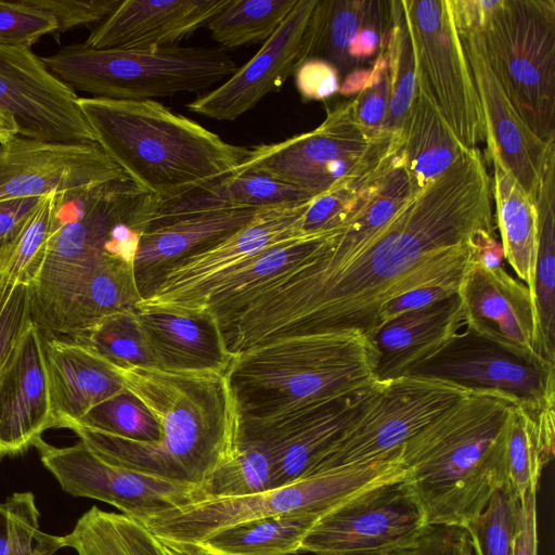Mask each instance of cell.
Listing matches in <instances>:
<instances>
[{
	"label": "cell",
	"mask_w": 555,
	"mask_h": 555,
	"mask_svg": "<svg viewBox=\"0 0 555 555\" xmlns=\"http://www.w3.org/2000/svg\"><path fill=\"white\" fill-rule=\"evenodd\" d=\"M491 197L483 154L468 150L343 264L317 268L311 255L259 288L223 325L230 351L333 331H357L371 341L385 302L414 286L464 275L473 238L494 232Z\"/></svg>",
	"instance_id": "cell-1"
},
{
	"label": "cell",
	"mask_w": 555,
	"mask_h": 555,
	"mask_svg": "<svg viewBox=\"0 0 555 555\" xmlns=\"http://www.w3.org/2000/svg\"><path fill=\"white\" fill-rule=\"evenodd\" d=\"M114 366L125 388L157 422L159 438L146 442L69 428L101 459L158 478L201 485L232 456L242 415L227 372Z\"/></svg>",
	"instance_id": "cell-2"
},
{
	"label": "cell",
	"mask_w": 555,
	"mask_h": 555,
	"mask_svg": "<svg viewBox=\"0 0 555 555\" xmlns=\"http://www.w3.org/2000/svg\"><path fill=\"white\" fill-rule=\"evenodd\" d=\"M516 403L498 391L473 390L403 444L401 485L427 526L464 527L505 486V423Z\"/></svg>",
	"instance_id": "cell-3"
},
{
	"label": "cell",
	"mask_w": 555,
	"mask_h": 555,
	"mask_svg": "<svg viewBox=\"0 0 555 555\" xmlns=\"http://www.w3.org/2000/svg\"><path fill=\"white\" fill-rule=\"evenodd\" d=\"M78 104L100 147L158 203L232 175L249 151L155 100L78 96Z\"/></svg>",
	"instance_id": "cell-4"
},
{
	"label": "cell",
	"mask_w": 555,
	"mask_h": 555,
	"mask_svg": "<svg viewBox=\"0 0 555 555\" xmlns=\"http://www.w3.org/2000/svg\"><path fill=\"white\" fill-rule=\"evenodd\" d=\"M374 367L362 333L333 331L262 341L235 354L227 374L242 421L263 424L367 389Z\"/></svg>",
	"instance_id": "cell-5"
},
{
	"label": "cell",
	"mask_w": 555,
	"mask_h": 555,
	"mask_svg": "<svg viewBox=\"0 0 555 555\" xmlns=\"http://www.w3.org/2000/svg\"><path fill=\"white\" fill-rule=\"evenodd\" d=\"M157 203L130 178L56 195L47 256L31 287L40 330L104 258L134 262Z\"/></svg>",
	"instance_id": "cell-6"
},
{
	"label": "cell",
	"mask_w": 555,
	"mask_h": 555,
	"mask_svg": "<svg viewBox=\"0 0 555 555\" xmlns=\"http://www.w3.org/2000/svg\"><path fill=\"white\" fill-rule=\"evenodd\" d=\"M401 451L339 466L258 493L207 499L168 509L143 524L171 547H189L242 521L294 513L324 515L375 488L403 480Z\"/></svg>",
	"instance_id": "cell-7"
},
{
	"label": "cell",
	"mask_w": 555,
	"mask_h": 555,
	"mask_svg": "<svg viewBox=\"0 0 555 555\" xmlns=\"http://www.w3.org/2000/svg\"><path fill=\"white\" fill-rule=\"evenodd\" d=\"M41 61L74 92L127 101L197 93L237 69L221 49L178 44L149 50H96L81 43L63 47Z\"/></svg>",
	"instance_id": "cell-8"
},
{
	"label": "cell",
	"mask_w": 555,
	"mask_h": 555,
	"mask_svg": "<svg viewBox=\"0 0 555 555\" xmlns=\"http://www.w3.org/2000/svg\"><path fill=\"white\" fill-rule=\"evenodd\" d=\"M473 34L519 115L555 141V1L499 0Z\"/></svg>",
	"instance_id": "cell-9"
},
{
	"label": "cell",
	"mask_w": 555,
	"mask_h": 555,
	"mask_svg": "<svg viewBox=\"0 0 555 555\" xmlns=\"http://www.w3.org/2000/svg\"><path fill=\"white\" fill-rule=\"evenodd\" d=\"M399 146L400 137L366 132L349 100L327 111L311 131L249 147L233 173L266 175L314 197L365 173Z\"/></svg>",
	"instance_id": "cell-10"
},
{
	"label": "cell",
	"mask_w": 555,
	"mask_h": 555,
	"mask_svg": "<svg viewBox=\"0 0 555 555\" xmlns=\"http://www.w3.org/2000/svg\"><path fill=\"white\" fill-rule=\"evenodd\" d=\"M472 391L444 379L406 374L376 380L366 390L350 423L308 476L393 454L431 420Z\"/></svg>",
	"instance_id": "cell-11"
},
{
	"label": "cell",
	"mask_w": 555,
	"mask_h": 555,
	"mask_svg": "<svg viewBox=\"0 0 555 555\" xmlns=\"http://www.w3.org/2000/svg\"><path fill=\"white\" fill-rule=\"evenodd\" d=\"M417 90L431 103L460 144L486 141L485 118L449 0H401Z\"/></svg>",
	"instance_id": "cell-12"
},
{
	"label": "cell",
	"mask_w": 555,
	"mask_h": 555,
	"mask_svg": "<svg viewBox=\"0 0 555 555\" xmlns=\"http://www.w3.org/2000/svg\"><path fill=\"white\" fill-rule=\"evenodd\" d=\"M311 199L260 209L245 227L164 270L135 307L194 314L224 275L271 246L305 234L301 224Z\"/></svg>",
	"instance_id": "cell-13"
},
{
	"label": "cell",
	"mask_w": 555,
	"mask_h": 555,
	"mask_svg": "<svg viewBox=\"0 0 555 555\" xmlns=\"http://www.w3.org/2000/svg\"><path fill=\"white\" fill-rule=\"evenodd\" d=\"M34 447L63 491L111 504L142 522L195 499L197 485L111 464L80 440L74 446L57 448L39 439Z\"/></svg>",
	"instance_id": "cell-14"
},
{
	"label": "cell",
	"mask_w": 555,
	"mask_h": 555,
	"mask_svg": "<svg viewBox=\"0 0 555 555\" xmlns=\"http://www.w3.org/2000/svg\"><path fill=\"white\" fill-rule=\"evenodd\" d=\"M401 481L370 490L321 516L304 538L300 553L387 555L413 542L427 525Z\"/></svg>",
	"instance_id": "cell-15"
},
{
	"label": "cell",
	"mask_w": 555,
	"mask_h": 555,
	"mask_svg": "<svg viewBox=\"0 0 555 555\" xmlns=\"http://www.w3.org/2000/svg\"><path fill=\"white\" fill-rule=\"evenodd\" d=\"M405 374L444 379L470 390L498 391L519 404L555 403V365L526 361L466 327Z\"/></svg>",
	"instance_id": "cell-16"
},
{
	"label": "cell",
	"mask_w": 555,
	"mask_h": 555,
	"mask_svg": "<svg viewBox=\"0 0 555 555\" xmlns=\"http://www.w3.org/2000/svg\"><path fill=\"white\" fill-rule=\"evenodd\" d=\"M0 111L20 126L18 135L48 142H96L78 95L46 67L30 48L0 43Z\"/></svg>",
	"instance_id": "cell-17"
},
{
	"label": "cell",
	"mask_w": 555,
	"mask_h": 555,
	"mask_svg": "<svg viewBox=\"0 0 555 555\" xmlns=\"http://www.w3.org/2000/svg\"><path fill=\"white\" fill-rule=\"evenodd\" d=\"M127 178L96 142H48L15 135L0 144V202Z\"/></svg>",
	"instance_id": "cell-18"
},
{
	"label": "cell",
	"mask_w": 555,
	"mask_h": 555,
	"mask_svg": "<svg viewBox=\"0 0 555 555\" xmlns=\"http://www.w3.org/2000/svg\"><path fill=\"white\" fill-rule=\"evenodd\" d=\"M457 294L466 328L526 361L554 365L541 359L537 351L532 294L503 267L487 269L472 259Z\"/></svg>",
	"instance_id": "cell-19"
},
{
	"label": "cell",
	"mask_w": 555,
	"mask_h": 555,
	"mask_svg": "<svg viewBox=\"0 0 555 555\" xmlns=\"http://www.w3.org/2000/svg\"><path fill=\"white\" fill-rule=\"evenodd\" d=\"M317 0L296 4L261 49L219 87L186 104L198 115L233 121L260 100L279 91L294 74L302 37Z\"/></svg>",
	"instance_id": "cell-20"
},
{
	"label": "cell",
	"mask_w": 555,
	"mask_h": 555,
	"mask_svg": "<svg viewBox=\"0 0 555 555\" xmlns=\"http://www.w3.org/2000/svg\"><path fill=\"white\" fill-rule=\"evenodd\" d=\"M53 428L43 335L31 321L0 373V457L25 452Z\"/></svg>",
	"instance_id": "cell-21"
},
{
	"label": "cell",
	"mask_w": 555,
	"mask_h": 555,
	"mask_svg": "<svg viewBox=\"0 0 555 555\" xmlns=\"http://www.w3.org/2000/svg\"><path fill=\"white\" fill-rule=\"evenodd\" d=\"M481 104L487 147L526 193L535 198L543 168L555 141L539 138L516 111L491 68L476 34L460 35Z\"/></svg>",
	"instance_id": "cell-22"
},
{
	"label": "cell",
	"mask_w": 555,
	"mask_h": 555,
	"mask_svg": "<svg viewBox=\"0 0 555 555\" xmlns=\"http://www.w3.org/2000/svg\"><path fill=\"white\" fill-rule=\"evenodd\" d=\"M232 0H125L82 43L96 50L177 46L207 25Z\"/></svg>",
	"instance_id": "cell-23"
},
{
	"label": "cell",
	"mask_w": 555,
	"mask_h": 555,
	"mask_svg": "<svg viewBox=\"0 0 555 555\" xmlns=\"http://www.w3.org/2000/svg\"><path fill=\"white\" fill-rule=\"evenodd\" d=\"M367 389L309 406L270 423L241 422L243 433L264 439L274 453L272 488L309 475L319 457L350 423Z\"/></svg>",
	"instance_id": "cell-24"
},
{
	"label": "cell",
	"mask_w": 555,
	"mask_h": 555,
	"mask_svg": "<svg viewBox=\"0 0 555 555\" xmlns=\"http://www.w3.org/2000/svg\"><path fill=\"white\" fill-rule=\"evenodd\" d=\"M43 348L53 428H69L92 408L125 390L114 364L89 347L43 335Z\"/></svg>",
	"instance_id": "cell-25"
},
{
	"label": "cell",
	"mask_w": 555,
	"mask_h": 555,
	"mask_svg": "<svg viewBox=\"0 0 555 555\" xmlns=\"http://www.w3.org/2000/svg\"><path fill=\"white\" fill-rule=\"evenodd\" d=\"M463 326L462 302L457 293L390 320L371 340L375 351L376 380L404 375Z\"/></svg>",
	"instance_id": "cell-26"
},
{
	"label": "cell",
	"mask_w": 555,
	"mask_h": 555,
	"mask_svg": "<svg viewBox=\"0 0 555 555\" xmlns=\"http://www.w3.org/2000/svg\"><path fill=\"white\" fill-rule=\"evenodd\" d=\"M158 367L227 372L233 354L210 317L135 307Z\"/></svg>",
	"instance_id": "cell-27"
},
{
	"label": "cell",
	"mask_w": 555,
	"mask_h": 555,
	"mask_svg": "<svg viewBox=\"0 0 555 555\" xmlns=\"http://www.w3.org/2000/svg\"><path fill=\"white\" fill-rule=\"evenodd\" d=\"M259 210L207 211L146 230L141 236L133 262L142 297L159 274L172 263L245 227Z\"/></svg>",
	"instance_id": "cell-28"
},
{
	"label": "cell",
	"mask_w": 555,
	"mask_h": 555,
	"mask_svg": "<svg viewBox=\"0 0 555 555\" xmlns=\"http://www.w3.org/2000/svg\"><path fill=\"white\" fill-rule=\"evenodd\" d=\"M339 229L297 235L263 250L216 282L194 314L204 313L220 327L266 283L309 258Z\"/></svg>",
	"instance_id": "cell-29"
},
{
	"label": "cell",
	"mask_w": 555,
	"mask_h": 555,
	"mask_svg": "<svg viewBox=\"0 0 555 555\" xmlns=\"http://www.w3.org/2000/svg\"><path fill=\"white\" fill-rule=\"evenodd\" d=\"M141 298L133 263L107 256L40 331L46 336L73 339L101 319L135 308Z\"/></svg>",
	"instance_id": "cell-30"
},
{
	"label": "cell",
	"mask_w": 555,
	"mask_h": 555,
	"mask_svg": "<svg viewBox=\"0 0 555 555\" xmlns=\"http://www.w3.org/2000/svg\"><path fill=\"white\" fill-rule=\"evenodd\" d=\"M311 198L313 196L305 191L266 175L233 173L178 198L158 203L149 229L207 211L262 209Z\"/></svg>",
	"instance_id": "cell-31"
},
{
	"label": "cell",
	"mask_w": 555,
	"mask_h": 555,
	"mask_svg": "<svg viewBox=\"0 0 555 555\" xmlns=\"http://www.w3.org/2000/svg\"><path fill=\"white\" fill-rule=\"evenodd\" d=\"M390 7L391 0H317L302 37L298 65L320 59L345 76L357 70L352 50L358 37Z\"/></svg>",
	"instance_id": "cell-32"
},
{
	"label": "cell",
	"mask_w": 555,
	"mask_h": 555,
	"mask_svg": "<svg viewBox=\"0 0 555 555\" xmlns=\"http://www.w3.org/2000/svg\"><path fill=\"white\" fill-rule=\"evenodd\" d=\"M493 178L491 192L504 258L533 297L534 270L539 244V216L535 198L524 191L498 153L487 147Z\"/></svg>",
	"instance_id": "cell-33"
},
{
	"label": "cell",
	"mask_w": 555,
	"mask_h": 555,
	"mask_svg": "<svg viewBox=\"0 0 555 555\" xmlns=\"http://www.w3.org/2000/svg\"><path fill=\"white\" fill-rule=\"evenodd\" d=\"M467 151L417 90L400 131V157L412 196L425 190Z\"/></svg>",
	"instance_id": "cell-34"
},
{
	"label": "cell",
	"mask_w": 555,
	"mask_h": 555,
	"mask_svg": "<svg viewBox=\"0 0 555 555\" xmlns=\"http://www.w3.org/2000/svg\"><path fill=\"white\" fill-rule=\"evenodd\" d=\"M555 403L513 404L505 423L506 483L519 502L538 490L542 470L554 457Z\"/></svg>",
	"instance_id": "cell-35"
},
{
	"label": "cell",
	"mask_w": 555,
	"mask_h": 555,
	"mask_svg": "<svg viewBox=\"0 0 555 555\" xmlns=\"http://www.w3.org/2000/svg\"><path fill=\"white\" fill-rule=\"evenodd\" d=\"M535 205L539 216L533 289L537 351L545 362L555 364V145L543 168Z\"/></svg>",
	"instance_id": "cell-36"
},
{
	"label": "cell",
	"mask_w": 555,
	"mask_h": 555,
	"mask_svg": "<svg viewBox=\"0 0 555 555\" xmlns=\"http://www.w3.org/2000/svg\"><path fill=\"white\" fill-rule=\"evenodd\" d=\"M323 515L294 513L238 522L189 546L205 555H297Z\"/></svg>",
	"instance_id": "cell-37"
},
{
	"label": "cell",
	"mask_w": 555,
	"mask_h": 555,
	"mask_svg": "<svg viewBox=\"0 0 555 555\" xmlns=\"http://www.w3.org/2000/svg\"><path fill=\"white\" fill-rule=\"evenodd\" d=\"M77 555H168L160 540L140 520L92 506L63 535Z\"/></svg>",
	"instance_id": "cell-38"
},
{
	"label": "cell",
	"mask_w": 555,
	"mask_h": 555,
	"mask_svg": "<svg viewBox=\"0 0 555 555\" xmlns=\"http://www.w3.org/2000/svg\"><path fill=\"white\" fill-rule=\"evenodd\" d=\"M274 474L275 457L270 444L240 430L232 456L197 485L193 502L249 495L271 489Z\"/></svg>",
	"instance_id": "cell-39"
},
{
	"label": "cell",
	"mask_w": 555,
	"mask_h": 555,
	"mask_svg": "<svg viewBox=\"0 0 555 555\" xmlns=\"http://www.w3.org/2000/svg\"><path fill=\"white\" fill-rule=\"evenodd\" d=\"M116 366H158L135 308L107 315L74 337Z\"/></svg>",
	"instance_id": "cell-40"
},
{
	"label": "cell",
	"mask_w": 555,
	"mask_h": 555,
	"mask_svg": "<svg viewBox=\"0 0 555 555\" xmlns=\"http://www.w3.org/2000/svg\"><path fill=\"white\" fill-rule=\"evenodd\" d=\"M297 0H232L207 27L221 50L266 41Z\"/></svg>",
	"instance_id": "cell-41"
},
{
	"label": "cell",
	"mask_w": 555,
	"mask_h": 555,
	"mask_svg": "<svg viewBox=\"0 0 555 555\" xmlns=\"http://www.w3.org/2000/svg\"><path fill=\"white\" fill-rule=\"evenodd\" d=\"M390 99L383 133L400 137L403 122L417 93L415 63L401 0H392V25L386 47Z\"/></svg>",
	"instance_id": "cell-42"
},
{
	"label": "cell",
	"mask_w": 555,
	"mask_h": 555,
	"mask_svg": "<svg viewBox=\"0 0 555 555\" xmlns=\"http://www.w3.org/2000/svg\"><path fill=\"white\" fill-rule=\"evenodd\" d=\"M400 147L358 178L314 196L304 216L302 233L341 228L364 204L377 181L392 164Z\"/></svg>",
	"instance_id": "cell-43"
},
{
	"label": "cell",
	"mask_w": 555,
	"mask_h": 555,
	"mask_svg": "<svg viewBox=\"0 0 555 555\" xmlns=\"http://www.w3.org/2000/svg\"><path fill=\"white\" fill-rule=\"evenodd\" d=\"M57 194L43 197L18 232L2 273L9 280L34 286L41 272L52 232Z\"/></svg>",
	"instance_id": "cell-44"
},
{
	"label": "cell",
	"mask_w": 555,
	"mask_h": 555,
	"mask_svg": "<svg viewBox=\"0 0 555 555\" xmlns=\"http://www.w3.org/2000/svg\"><path fill=\"white\" fill-rule=\"evenodd\" d=\"M519 501L503 486L463 528L474 555H514Z\"/></svg>",
	"instance_id": "cell-45"
},
{
	"label": "cell",
	"mask_w": 555,
	"mask_h": 555,
	"mask_svg": "<svg viewBox=\"0 0 555 555\" xmlns=\"http://www.w3.org/2000/svg\"><path fill=\"white\" fill-rule=\"evenodd\" d=\"M124 438L153 442L159 438L157 422L126 388L87 412L76 424Z\"/></svg>",
	"instance_id": "cell-46"
},
{
	"label": "cell",
	"mask_w": 555,
	"mask_h": 555,
	"mask_svg": "<svg viewBox=\"0 0 555 555\" xmlns=\"http://www.w3.org/2000/svg\"><path fill=\"white\" fill-rule=\"evenodd\" d=\"M7 500L12 512V537L8 555H53L64 547L63 535L39 530V511L31 492H15Z\"/></svg>",
	"instance_id": "cell-47"
},
{
	"label": "cell",
	"mask_w": 555,
	"mask_h": 555,
	"mask_svg": "<svg viewBox=\"0 0 555 555\" xmlns=\"http://www.w3.org/2000/svg\"><path fill=\"white\" fill-rule=\"evenodd\" d=\"M31 321V286L0 274V373Z\"/></svg>",
	"instance_id": "cell-48"
},
{
	"label": "cell",
	"mask_w": 555,
	"mask_h": 555,
	"mask_svg": "<svg viewBox=\"0 0 555 555\" xmlns=\"http://www.w3.org/2000/svg\"><path fill=\"white\" fill-rule=\"evenodd\" d=\"M56 21L27 0H0V43L30 48L42 36L54 34Z\"/></svg>",
	"instance_id": "cell-49"
},
{
	"label": "cell",
	"mask_w": 555,
	"mask_h": 555,
	"mask_svg": "<svg viewBox=\"0 0 555 555\" xmlns=\"http://www.w3.org/2000/svg\"><path fill=\"white\" fill-rule=\"evenodd\" d=\"M389 99V69L385 50L372 62L367 82L352 99L357 121L366 132L376 137H389L383 133Z\"/></svg>",
	"instance_id": "cell-50"
},
{
	"label": "cell",
	"mask_w": 555,
	"mask_h": 555,
	"mask_svg": "<svg viewBox=\"0 0 555 555\" xmlns=\"http://www.w3.org/2000/svg\"><path fill=\"white\" fill-rule=\"evenodd\" d=\"M462 279L463 276L448 278L424 283L395 296L379 308L373 336L390 320L403 313L426 308L456 294Z\"/></svg>",
	"instance_id": "cell-51"
},
{
	"label": "cell",
	"mask_w": 555,
	"mask_h": 555,
	"mask_svg": "<svg viewBox=\"0 0 555 555\" xmlns=\"http://www.w3.org/2000/svg\"><path fill=\"white\" fill-rule=\"evenodd\" d=\"M31 5L51 15L57 23V34L72 28L101 23L120 3V0H27ZM54 33V34H55Z\"/></svg>",
	"instance_id": "cell-52"
},
{
	"label": "cell",
	"mask_w": 555,
	"mask_h": 555,
	"mask_svg": "<svg viewBox=\"0 0 555 555\" xmlns=\"http://www.w3.org/2000/svg\"><path fill=\"white\" fill-rule=\"evenodd\" d=\"M387 555H474L467 531L460 526H426L410 544Z\"/></svg>",
	"instance_id": "cell-53"
},
{
	"label": "cell",
	"mask_w": 555,
	"mask_h": 555,
	"mask_svg": "<svg viewBox=\"0 0 555 555\" xmlns=\"http://www.w3.org/2000/svg\"><path fill=\"white\" fill-rule=\"evenodd\" d=\"M294 76L304 101H324L339 91L340 74L326 61L306 60L296 67Z\"/></svg>",
	"instance_id": "cell-54"
},
{
	"label": "cell",
	"mask_w": 555,
	"mask_h": 555,
	"mask_svg": "<svg viewBox=\"0 0 555 555\" xmlns=\"http://www.w3.org/2000/svg\"><path fill=\"white\" fill-rule=\"evenodd\" d=\"M43 197L14 198L0 202V273L4 270L8 254L18 232Z\"/></svg>",
	"instance_id": "cell-55"
},
{
	"label": "cell",
	"mask_w": 555,
	"mask_h": 555,
	"mask_svg": "<svg viewBox=\"0 0 555 555\" xmlns=\"http://www.w3.org/2000/svg\"><path fill=\"white\" fill-rule=\"evenodd\" d=\"M537 490L519 502L514 555H537Z\"/></svg>",
	"instance_id": "cell-56"
},
{
	"label": "cell",
	"mask_w": 555,
	"mask_h": 555,
	"mask_svg": "<svg viewBox=\"0 0 555 555\" xmlns=\"http://www.w3.org/2000/svg\"><path fill=\"white\" fill-rule=\"evenodd\" d=\"M457 31L479 33L488 22L499 0H449Z\"/></svg>",
	"instance_id": "cell-57"
},
{
	"label": "cell",
	"mask_w": 555,
	"mask_h": 555,
	"mask_svg": "<svg viewBox=\"0 0 555 555\" xmlns=\"http://www.w3.org/2000/svg\"><path fill=\"white\" fill-rule=\"evenodd\" d=\"M504 251L494 232L481 231L473 238V259L487 269L502 267Z\"/></svg>",
	"instance_id": "cell-58"
},
{
	"label": "cell",
	"mask_w": 555,
	"mask_h": 555,
	"mask_svg": "<svg viewBox=\"0 0 555 555\" xmlns=\"http://www.w3.org/2000/svg\"><path fill=\"white\" fill-rule=\"evenodd\" d=\"M12 537V512L8 500L0 503V555H8Z\"/></svg>",
	"instance_id": "cell-59"
},
{
	"label": "cell",
	"mask_w": 555,
	"mask_h": 555,
	"mask_svg": "<svg viewBox=\"0 0 555 555\" xmlns=\"http://www.w3.org/2000/svg\"><path fill=\"white\" fill-rule=\"evenodd\" d=\"M20 133V126L16 120L0 111V144L7 142Z\"/></svg>",
	"instance_id": "cell-60"
},
{
	"label": "cell",
	"mask_w": 555,
	"mask_h": 555,
	"mask_svg": "<svg viewBox=\"0 0 555 555\" xmlns=\"http://www.w3.org/2000/svg\"><path fill=\"white\" fill-rule=\"evenodd\" d=\"M165 547L170 555H205V554H203L196 550H193V548H177V547H171L168 545H165Z\"/></svg>",
	"instance_id": "cell-61"
},
{
	"label": "cell",
	"mask_w": 555,
	"mask_h": 555,
	"mask_svg": "<svg viewBox=\"0 0 555 555\" xmlns=\"http://www.w3.org/2000/svg\"><path fill=\"white\" fill-rule=\"evenodd\" d=\"M164 546H165V545H164ZM165 548H166V547H165ZM166 552H167V550H166ZM167 554H168V555H170L168 552H167Z\"/></svg>",
	"instance_id": "cell-62"
}]
</instances>
